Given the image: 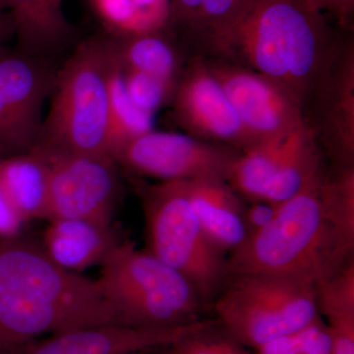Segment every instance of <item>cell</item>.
Masks as SVG:
<instances>
[{"label": "cell", "mask_w": 354, "mask_h": 354, "mask_svg": "<svg viewBox=\"0 0 354 354\" xmlns=\"http://www.w3.org/2000/svg\"><path fill=\"white\" fill-rule=\"evenodd\" d=\"M106 324L118 321L97 279L60 267L41 244L0 239V354Z\"/></svg>", "instance_id": "obj_1"}, {"label": "cell", "mask_w": 354, "mask_h": 354, "mask_svg": "<svg viewBox=\"0 0 354 354\" xmlns=\"http://www.w3.org/2000/svg\"><path fill=\"white\" fill-rule=\"evenodd\" d=\"M351 32L335 30L307 0H254L228 62L285 88L304 115Z\"/></svg>", "instance_id": "obj_2"}, {"label": "cell", "mask_w": 354, "mask_h": 354, "mask_svg": "<svg viewBox=\"0 0 354 354\" xmlns=\"http://www.w3.org/2000/svg\"><path fill=\"white\" fill-rule=\"evenodd\" d=\"M323 174L281 203L274 220L228 255L230 274L290 277L316 285L354 258L324 214L319 196Z\"/></svg>", "instance_id": "obj_3"}, {"label": "cell", "mask_w": 354, "mask_h": 354, "mask_svg": "<svg viewBox=\"0 0 354 354\" xmlns=\"http://www.w3.org/2000/svg\"><path fill=\"white\" fill-rule=\"evenodd\" d=\"M111 59L109 37H93L79 44L57 74L50 111L34 147L113 160L109 120Z\"/></svg>", "instance_id": "obj_4"}, {"label": "cell", "mask_w": 354, "mask_h": 354, "mask_svg": "<svg viewBox=\"0 0 354 354\" xmlns=\"http://www.w3.org/2000/svg\"><path fill=\"white\" fill-rule=\"evenodd\" d=\"M101 267L97 281L120 325L176 328L205 320L209 307L189 281L129 239L114 247Z\"/></svg>", "instance_id": "obj_5"}, {"label": "cell", "mask_w": 354, "mask_h": 354, "mask_svg": "<svg viewBox=\"0 0 354 354\" xmlns=\"http://www.w3.org/2000/svg\"><path fill=\"white\" fill-rule=\"evenodd\" d=\"M147 251L194 286L209 309L230 277L228 256L209 241L188 197L186 181L137 184Z\"/></svg>", "instance_id": "obj_6"}, {"label": "cell", "mask_w": 354, "mask_h": 354, "mask_svg": "<svg viewBox=\"0 0 354 354\" xmlns=\"http://www.w3.org/2000/svg\"><path fill=\"white\" fill-rule=\"evenodd\" d=\"M216 320L244 348L293 334L316 320L315 285L262 274H232L212 304Z\"/></svg>", "instance_id": "obj_7"}, {"label": "cell", "mask_w": 354, "mask_h": 354, "mask_svg": "<svg viewBox=\"0 0 354 354\" xmlns=\"http://www.w3.org/2000/svg\"><path fill=\"white\" fill-rule=\"evenodd\" d=\"M241 151L211 143L188 134L151 131L125 144L115 157L133 174L160 181L223 179Z\"/></svg>", "instance_id": "obj_8"}, {"label": "cell", "mask_w": 354, "mask_h": 354, "mask_svg": "<svg viewBox=\"0 0 354 354\" xmlns=\"http://www.w3.org/2000/svg\"><path fill=\"white\" fill-rule=\"evenodd\" d=\"M41 151L50 167L48 221L84 218L111 225L120 192L118 164L106 157Z\"/></svg>", "instance_id": "obj_9"}, {"label": "cell", "mask_w": 354, "mask_h": 354, "mask_svg": "<svg viewBox=\"0 0 354 354\" xmlns=\"http://www.w3.org/2000/svg\"><path fill=\"white\" fill-rule=\"evenodd\" d=\"M206 60L256 145L285 138L305 122L297 100L272 79L237 62Z\"/></svg>", "instance_id": "obj_10"}, {"label": "cell", "mask_w": 354, "mask_h": 354, "mask_svg": "<svg viewBox=\"0 0 354 354\" xmlns=\"http://www.w3.org/2000/svg\"><path fill=\"white\" fill-rule=\"evenodd\" d=\"M171 104L177 124L190 136L239 151L256 145L205 58L188 60Z\"/></svg>", "instance_id": "obj_11"}, {"label": "cell", "mask_w": 354, "mask_h": 354, "mask_svg": "<svg viewBox=\"0 0 354 354\" xmlns=\"http://www.w3.org/2000/svg\"><path fill=\"white\" fill-rule=\"evenodd\" d=\"M328 165H354V41L349 35L304 113Z\"/></svg>", "instance_id": "obj_12"}, {"label": "cell", "mask_w": 354, "mask_h": 354, "mask_svg": "<svg viewBox=\"0 0 354 354\" xmlns=\"http://www.w3.org/2000/svg\"><path fill=\"white\" fill-rule=\"evenodd\" d=\"M254 0H169L165 30L191 57L230 60Z\"/></svg>", "instance_id": "obj_13"}, {"label": "cell", "mask_w": 354, "mask_h": 354, "mask_svg": "<svg viewBox=\"0 0 354 354\" xmlns=\"http://www.w3.org/2000/svg\"><path fill=\"white\" fill-rule=\"evenodd\" d=\"M176 328L106 324L44 337L15 354H132L169 346L206 321Z\"/></svg>", "instance_id": "obj_14"}, {"label": "cell", "mask_w": 354, "mask_h": 354, "mask_svg": "<svg viewBox=\"0 0 354 354\" xmlns=\"http://www.w3.org/2000/svg\"><path fill=\"white\" fill-rule=\"evenodd\" d=\"M57 75L44 58L4 53L0 48V95L11 120L29 148H34L41 131V106L55 88Z\"/></svg>", "instance_id": "obj_15"}, {"label": "cell", "mask_w": 354, "mask_h": 354, "mask_svg": "<svg viewBox=\"0 0 354 354\" xmlns=\"http://www.w3.org/2000/svg\"><path fill=\"white\" fill-rule=\"evenodd\" d=\"M43 235L44 251L68 271L81 272L101 265L122 239L111 225L84 218H55Z\"/></svg>", "instance_id": "obj_16"}, {"label": "cell", "mask_w": 354, "mask_h": 354, "mask_svg": "<svg viewBox=\"0 0 354 354\" xmlns=\"http://www.w3.org/2000/svg\"><path fill=\"white\" fill-rule=\"evenodd\" d=\"M191 206L209 241L230 255L248 237L242 198L223 179L186 181Z\"/></svg>", "instance_id": "obj_17"}, {"label": "cell", "mask_w": 354, "mask_h": 354, "mask_svg": "<svg viewBox=\"0 0 354 354\" xmlns=\"http://www.w3.org/2000/svg\"><path fill=\"white\" fill-rule=\"evenodd\" d=\"M109 38L121 68L150 74L176 87L191 58L165 30Z\"/></svg>", "instance_id": "obj_18"}, {"label": "cell", "mask_w": 354, "mask_h": 354, "mask_svg": "<svg viewBox=\"0 0 354 354\" xmlns=\"http://www.w3.org/2000/svg\"><path fill=\"white\" fill-rule=\"evenodd\" d=\"M50 167L46 153H27L0 158V183L25 223L48 218Z\"/></svg>", "instance_id": "obj_19"}, {"label": "cell", "mask_w": 354, "mask_h": 354, "mask_svg": "<svg viewBox=\"0 0 354 354\" xmlns=\"http://www.w3.org/2000/svg\"><path fill=\"white\" fill-rule=\"evenodd\" d=\"M20 53L44 58L59 50L73 35V27L50 0H6Z\"/></svg>", "instance_id": "obj_20"}, {"label": "cell", "mask_w": 354, "mask_h": 354, "mask_svg": "<svg viewBox=\"0 0 354 354\" xmlns=\"http://www.w3.org/2000/svg\"><path fill=\"white\" fill-rule=\"evenodd\" d=\"M97 17L113 36L162 31L169 0H91Z\"/></svg>", "instance_id": "obj_21"}, {"label": "cell", "mask_w": 354, "mask_h": 354, "mask_svg": "<svg viewBox=\"0 0 354 354\" xmlns=\"http://www.w3.org/2000/svg\"><path fill=\"white\" fill-rule=\"evenodd\" d=\"M111 51L113 59L109 73V147L111 158L115 160L116 155L125 144L153 130L155 115L144 113L133 104L113 48Z\"/></svg>", "instance_id": "obj_22"}, {"label": "cell", "mask_w": 354, "mask_h": 354, "mask_svg": "<svg viewBox=\"0 0 354 354\" xmlns=\"http://www.w3.org/2000/svg\"><path fill=\"white\" fill-rule=\"evenodd\" d=\"M324 214L342 247L354 255V165H327L319 186Z\"/></svg>", "instance_id": "obj_23"}, {"label": "cell", "mask_w": 354, "mask_h": 354, "mask_svg": "<svg viewBox=\"0 0 354 354\" xmlns=\"http://www.w3.org/2000/svg\"><path fill=\"white\" fill-rule=\"evenodd\" d=\"M319 314L328 324L354 321V258L315 285Z\"/></svg>", "instance_id": "obj_24"}, {"label": "cell", "mask_w": 354, "mask_h": 354, "mask_svg": "<svg viewBox=\"0 0 354 354\" xmlns=\"http://www.w3.org/2000/svg\"><path fill=\"white\" fill-rule=\"evenodd\" d=\"M160 351L162 354H250L223 330L216 319H208Z\"/></svg>", "instance_id": "obj_25"}, {"label": "cell", "mask_w": 354, "mask_h": 354, "mask_svg": "<svg viewBox=\"0 0 354 354\" xmlns=\"http://www.w3.org/2000/svg\"><path fill=\"white\" fill-rule=\"evenodd\" d=\"M330 351L327 324L319 316L304 329L263 344L256 349V354H330Z\"/></svg>", "instance_id": "obj_26"}, {"label": "cell", "mask_w": 354, "mask_h": 354, "mask_svg": "<svg viewBox=\"0 0 354 354\" xmlns=\"http://www.w3.org/2000/svg\"><path fill=\"white\" fill-rule=\"evenodd\" d=\"M122 72L130 100L144 113L155 115L158 109L171 102L176 86L143 72L123 69Z\"/></svg>", "instance_id": "obj_27"}, {"label": "cell", "mask_w": 354, "mask_h": 354, "mask_svg": "<svg viewBox=\"0 0 354 354\" xmlns=\"http://www.w3.org/2000/svg\"><path fill=\"white\" fill-rule=\"evenodd\" d=\"M31 151L16 128L0 95V158Z\"/></svg>", "instance_id": "obj_28"}, {"label": "cell", "mask_w": 354, "mask_h": 354, "mask_svg": "<svg viewBox=\"0 0 354 354\" xmlns=\"http://www.w3.org/2000/svg\"><path fill=\"white\" fill-rule=\"evenodd\" d=\"M281 203L265 201L251 202V205L244 209V223H245L248 235L255 234L267 227L278 214Z\"/></svg>", "instance_id": "obj_29"}, {"label": "cell", "mask_w": 354, "mask_h": 354, "mask_svg": "<svg viewBox=\"0 0 354 354\" xmlns=\"http://www.w3.org/2000/svg\"><path fill=\"white\" fill-rule=\"evenodd\" d=\"M310 6L323 14L334 16L339 28L346 31H353L354 17V0H307Z\"/></svg>", "instance_id": "obj_30"}, {"label": "cell", "mask_w": 354, "mask_h": 354, "mask_svg": "<svg viewBox=\"0 0 354 354\" xmlns=\"http://www.w3.org/2000/svg\"><path fill=\"white\" fill-rule=\"evenodd\" d=\"M24 223L0 183V239L19 236Z\"/></svg>", "instance_id": "obj_31"}, {"label": "cell", "mask_w": 354, "mask_h": 354, "mask_svg": "<svg viewBox=\"0 0 354 354\" xmlns=\"http://www.w3.org/2000/svg\"><path fill=\"white\" fill-rule=\"evenodd\" d=\"M332 351L330 354H354V322L328 324Z\"/></svg>", "instance_id": "obj_32"}, {"label": "cell", "mask_w": 354, "mask_h": 354, "mask_svg": "<svg viewBox=\"0 0 354 354\" xmlns=\"http://www.w3.org/2000/svg\"><path fill=\"white\" fill-rule=\"evenodd\" d=\"M15 34L12 17L8 11L0 14V48L7 39Z\"/></svg>", "instance_id": "obj_33"}, {"label": "cell", "mask_w": 354, "mask_h": 354, "mask_svg": "<svg viewBox=\"0 0 354 354\" xmlns=\"http://www.w3.org/2000/svg\"><path fill=\"white\" fill-rule=\"evenodd\" d=\"M50 2L58 10H62V2H64V0H50Z\"/></svg>", "instance_id": "obj_34"}, {"label": "cell", "mask_w": 354, "mask_h": 354, "mask_svg": "<svg viewBox=\"0 0 354 354\" xmlns=\"http://www.w3.org/2000/svg\"><path fill=\"white\" fill-rule=\"evenodd\" d=\"M6 11H8L6 0H0V14L6 12Z\"/></svg>", "instance_id": "obj_35"}, {"label": "cell", "mask_w": 354, "mask_h": 354, "mask_svg": "<svg viewBox=\"0 0 354 354\" xmlns=\"http://www.w3.org/2000/svg\"><path fill=\"white\" fill-rule=\"evenodd\" d=\"M157 349H151V351H141V353H132V354H153L156 353V351H158Z\"/></svg>", "instance_id": "obj_36"}]
</instances>
